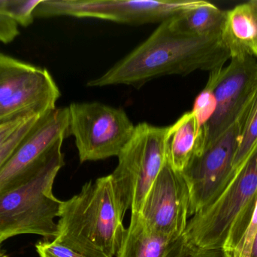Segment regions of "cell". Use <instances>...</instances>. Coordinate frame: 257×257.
I'll return each instance as SVG.
<instances>
[{
    "instance_id": "1",
    "label": "cell",
    "mask_w": 257,
    "mask_h": 257,
    "mask_svg": "<svg viewBox=\"0 0 257 257\" xmlns=\"http://www.w3.org/2000/svg\"><path fill=\"white\" fill-rule=\"evenodd\" d=\"M231 57L220 36H196L175 30L169 19L112 67L87 83L89 87L142 86L167 75H185L223 67Z\"/></svg>"
},
{
    "instance_id": "2",
    "label": "cell",
    "mask_w": 257,
    "mask_h": 257,
    "mask_svg": "<svg viewBox=\"0 0 257 257\" xmlns=\"http://www.w3.org/2000/svg\"><path fill=\"white\" fill-rule=\"evenodd\" d=\"M125 212L111 175L86 183L81 192L63 202L56 242L84 257H114L126 228Z\"/></svg>"
},
{
    "instance_id": "3",
    "label": "cell",
    "mask_w": 257,
    "mask_h": 257,
    "mask_svg": "<svg viewBox=\"0 0 257 257\" xmlns=\"http://www.w3.org/2000/svg\"><path fill=\"white\" fill-rule=\"evenodd\" d=\"M60 138L45 152L33 173L18 185L0 193V243L24 234L41 235L46 241L57 236L54 220L63 201L53 193L57 174L64 165Z\"/></svg>"
},
{
    "instance_id": "4",
    "label": "cell",
    "mask_w": 257,
    "mask_h": 257,
    "mask_svg": "<svg viewBox=\"0 0 257 257\" xmlns=\"http://www.w3.org/2000/svg\"><path fill=\"white\" fill-rule=\"evenodd\" d=\"M257 202V142L223 193L187 223L184 236L193 250L223 248L229 255L250 226Z\"/></svg>"
},
{
    "instance_id": "5",
    "label": "cell",
    "mask_w": 257,
    "mask_h": 257,
    "mask_svg": "<svg viewBox=\"0 0 257 257\" xmlns=\"http://www.w3.org/2000/svg\"><path fill=\"white\" fill-rule=\"evenodd\" d=\"M169 127L136 125L134 135L118 155L111 174L113 186L123 211L139 214L145 197L166 161Z\"/></svg>"
},
{
    "instance_id": "6",
    "label": "cell",
    "mask_w": 257,
    "mask_h": 257,
    "mask_svg": "<svg viewBox=\"0 0 257 257\" xmlns=\"http://www.w3.org/2000/svg\"><path fill=\"white\" fill-rule=\"evenodd\" d=\"M60 89L46 69L0 53V125L54 110Z\"/></svg>"
},
{
    "instance_id": "7",
    "label": "cell",
    "mask_w": 257,
    "mask_h": 257,
    "mask_svg": "<svg viewBox=\"0 0 257 257\" xmlns=\"http://www.w3.org/2000/svg\"><path fill=\"white\" fill-rule=\"evenodd\" d=\"M68 107L69 134L75 137L81 163L118 156L134 135L136 126L122 109L98 102Z\"/></svg>"
},
{
    "instance_id": "8",
    "label": "cell",
    "mask_w": 257,
    "mask_h": 257,
    "mask_svg": "<svg viewBox=\"0 0 257 257\" xmlns=\"http://www.w3.org/2000/svg\"><path fill=\"white\" fill-rule=\"evenodd\" d=\"M200 0H42L34 18L70 16L127 24L162 23L199 4Z\"/></svg>"
},
{
    "instance_id": "9",
    "label": "cell",
    "mask_w": 257,
    "mask_h": 257,
    "mask_svg": "<svg viewBox=\"0 0 257 257\" xmlns=\"http://www.w3.org/2000/svg\"><path fill=\"white\" fill-rule=\"evenodd\" d=\"M251 102L221 137L203 149L182 172L190 191L189 216L209 206L233 178V161Z\"/></svg>"
},
{
    "instance_id": "10",
    "label": "cell",
    "mask_w": 257,
    "mask_h": 257,
    "mask_svg": "<svg viewBox=\"0 0 257 257\" xmlns=\"http://www.w3.org/2000/svg\"><path fill=\"white\" fill-rule=\"evenodd\" d=\"M207 83L212 87L216 110L201 128L202 151L238 121L253 100L257 90V59L248 55L232 57L226 67L210 72Z\"/></svg>"
},
{
    "instance_id": "11",
    "label": "cell",
    "mask_w": 257,
    "mask_h": 257,
    "mask_svg": "<svg viewBox=\"0 0 257 257\" xmlns=\"http://www.w3.org/2000/svg\"><path fill=\"white\" fill-rule=\"evenodd\" d=\"M190 204V191L184 176L166 161L145 197L139 215L154 232L176 239L185 232Z\"/></svg>"
},
{
    "instance_id": "12",
    "label": "cell",
    "mask_w": 257,
    "mask_h": 257,
    "mask_svg": "<svg viewBox=\"0 0 257 257\" xmlns=\"http://www.w3.org/2000/svg\"><path fill=\"white\" fill-rule=\"evenodd\" d=\"M69 136V107L54 109L41 117L0 168V193L30 176L45 152Z\"/></svg>"
},
{
    "instance_id": "13",
    "label": "cell",
    "mask_w": 257,
    "mask_h": 257,
    "mask_svg": "<svg viewBox=\"0 0 257 257\" xmlns=\"http://www.w3.org/2000/svg\"><path fill=\"white\" fill-rule=\"evenodd\" d=\"M193 249L184 235L167 238L150 229L139 214L131 215L117 257H187Z\"/></svg>"
},
{
    "instance_id": "14",
    "label": "cell",
    "mask_w": 257,
    "mask_h": 257,
    "mask_svg": "<svg viewBox=\"0 0 257 257\" xmlns=\"http://www.w3.org/2000/svg\"><path fill=\"white\" fill-rule=\"evenodd\" d=\"M203 138L201 127L193 112H187L169 126L166 140V161L182 173L190 161L202 152Z\"/></svg>"
},
{
    "instance_id": "15",
    "label": "cell",
    "mask_w": 257,
    "mask_h": 257,
    "mask_svg": "<svg viewBox=\"0 0 257 257\" xmlns=\"http://www.w3.org/2000/svg\"><path fill=\"white\" fill-rule=\"evenodd\" d=\"M220 37L231 58L248 55L257 59V20L248 2L226 11Z\"/></svg>"
},
{
    "instance_id": "16",
    "label": "cell",
    "mask_w": 257,
    "mask_h": 257,
    "mask_svg": "<svg viewBox=\"0 0 257 257\" xmlns=\"http://www.w3.org/2000/svg\"><path fill=\"white\" fill-rule=\"evenodd\" d=\"M226 11L200 0L199 4L169 18L172 27L180 33L196 36H220Z\"/></svg>"
},
{
    "instance_id": "17",
    "label": "cell",
    "mask_w": 257,
    "mask_h": 257,
    "mask_svg": "<svg viewBox=\"0 0 257 257\" xmlns=\"http://www.w3.org/2000/svg\"><path fill=\"white\" fill-rule=\"evenodd\" d=\"M257 142V90L249 107L238 150L233 161L234 175L245 162Z\"/></svg>"
},
{
    "instance_id": "18",
    "label": "cell",
    "mask_w": 257,
    "mask_h": 257,
    "mask_svg": "<svg viewBox=\"0 0 257 257\" xmlns=\"http://www.w3.org/2000/svg\"><path fill=\"white\" fill-rule=\"evenodd\" d=\"M42 0H6V12L18 25L28 27L34 20V11Z\"/></svg>"
},
{
    "instance_id": "19",
    "label": "cell",
    "mask_w": 257,
    "mask_h": 257,
    "mask_svg": "<svg viewBox=\"0 0 257 257\" xmlns=\"http://www.w3.org/2000/svg\"><path fill=\"white\" fill-rule=\"evenodd\" d=\"M216 110V100L212 87L207 83L205 89L195 100L193 114L197 119L201 128L210 120Z\"/></svg>"
},
{
    "instance_id": "20",
    "label": "cell",
    "mask_w": 257,
    "mask_h": 257,
    "mask_svg": "<svg viewBox=\"0 0 257 257\" xmlns=\"http://www.w3.org/2000/svg\"><path fill=\"white\" fill-rule=\"evenodd\" d=\"M40 118L39 116H32L27 119L21 126L17 128L9 140L0 148V168Z\"/></svg>"
},
{
    "instance_id": "21",
    "label": "cell",
    "mask_w": 257,
    "mask_h": 257,
    "mask_svg": "<svg viewBox=\"0 0 257 257\" xmlns=\"http://www.w3.org/2000/svg\"><path fill=\"white\" fill-rule=\"evenodd\" d=\"M36 248L39 257H84L55 241H39Z\"/></svg>"
},
{
    "instance_id": "22",
    "label": "cell",
    "mask_w": 257,
    "mask_h": 257,
    "mask_svg": "<svg viewBox=\"0 0 257 257\" xmlns=\"http://www.w3.org/2000/svg\"><path fill=\"white\" fill-rule=\"evenodd\" d=\"M257 230V202L250 226L235 250L226 257H250L252 245ZM226 254V253H225Z\"/></svg>"
},
{
    "instance_id": "23",
    "label": "cell",
    "mask_w": 257,
    "mask_h": 257,
    "mask_svg": "<svg viewBox=\"0 0 257 257\" xmlns=\"http://www.w3.org/2000/svg\"><path fill=\"white\" fill-rule=\"evenodd\" d=\"M18 24L6 13V0H0V42L7 44L19 35Z\"/></svg>"
},
{
    "instance_id": "24",
    "label": "cell",
    "mask_w": 257,
    "mask_h": 257,
    "mask_svg": "<svg viewBox=\"0 0 257 257\" xmlns=\"http://www.w3.org/2000/svg\"><path fill=\"white\" fill-rule=\"evenodd\" d=\"M30 117L23 118V119H18V120L10 122L3 131H0V148L9 140V137L16 131L17 128L21 126Z\"/></svg>"
},
{
    "instance_id": "25",
    "label": "cell",
    "mask_w": 257,
    "mask_h": 257,
    "mask_svg": "<svg viewBox=\"0 0 257 257\" xmlns=\"http://www.w3.org/2000/svg\"><path fill=\"white\" fill-rule=\"evenodd\" d=\"M187 257H226L223 248L195 249Z\"/></svg>"
},
{
    "instance_id": "26",
    "label": "cell",
    "mask_w": 257,
    "mask_h": 257,
    "mask_svg": "<svg viewBox=\"0 0 257 257\" xmlns=\"http://www.w3.org/2000/svg\"><path fill=\"white\" fill-rule=\"evenodd\" d=\"M250 257H257V230L255 234L254 239H253V245H252Z\"/></svg>"
},
{
    "instance_id": "27",
    "label": "cell",
    "mask_w": 257,
    "mask_h": 257,
    "mask_svg": "<svg viewBox=\"0 0 257 257\" xmlns=\"http://www.w3.org/2000/svg\"><path fill=\"white\" fill-rule=\"evenodd\" d=\"M250 4V7L253 9V13H254L255 17L257 20V0H250L248 2Z\"/></svg>"
},
{
    "instance_id": "28",
    "label": "cell",
    "mask_w": 257,
    "mask_h": 257,
    "mask_svg": "<svg viewBox=\"0 0 257 257\" xmlns=\"http://www.w3.org/2000/svg\"><path fill=\"white\" fill-rule=\"evenodd\" d=\"M0 257H9L8 255L6 254V252L2 248L1 243H0Z\"/></svg>"
},
{
    "instance_id": "29",
    "label": "cell",
    "mask_w": 257,
    "mask_h": 257,
    "mask_svg": "<svg viewBox=\"0 0 257 257\" xmlns=\"http://www.w3.org/2000/svg\"><path fill=\"white\" fill-rule=\"evenodd\" d=\"M9 123H10V122H9ZM9 123H6L4 124V125H0V131H3V130L4 129V128H6V127L7 126V125H9Z\"/></svg>"
}]
</instances>
